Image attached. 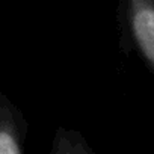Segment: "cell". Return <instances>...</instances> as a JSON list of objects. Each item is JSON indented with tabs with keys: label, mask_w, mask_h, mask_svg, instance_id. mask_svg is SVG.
I'll return each mask as SVG.
<instances>
[{
	"label": "cell",
	"mask_w": 154,
	"mask_h": 154,
	"mask_svg": "<svg viewBox=\"0 0 154 154\" xmlns=\"http://www.w3.org/2000/svg\"><path fill=\"white\" fill-rule=\"evenodd\" d=\"M125 18L134 47L154 72V0H125Z\"/></svg>",
	"instance_id": "obj_1"
},
{
	"label": "cell",
	"mask_w": 154,
	"mask_h": 154,
	"mask_svg": "<svg viewBox=\"0 0 154 154\" xmlns=\"http://www.w3.org/2000/svg\"><path fill=\"white\" fill-rule=\"evenodd\" d=\"M21 131L6 103H0V154H21Z\"/></svg>",
	"instance_id": "obj_2"
},
{
	"label": "cell",
	"mask_w": 154,
	"mask_h": 154,
	"mask_svg": "<svg viewBox=\"0 0 154 154\" xmlns=\"http://www.w3.org/2000/svg\"><path fill=\"white\" fill-rule=\"evenodd\" d=\"M53 154H92L91 146L82 137L80 133L74 130L59 128L53 139Z\"/></svg>",
	"instance_id": "obj_3"
}]
</instances>
